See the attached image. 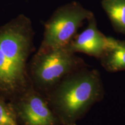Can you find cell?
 I'll use <instances>...</instances> for the list:
<instances>
[{
	"instance_id": "cell-1",
	"label": "cell",
	"mask_w": 125,
	"mask_h": 125,
	"mask_svg": "<svg viewBox=\"0 0 125 125\" xmlns=\"http://www.w3.org/2000/svg\"><path fill=\"white\" fill-rule=\"evenodd\" d=\"M29 19L20 15L0 27V96L11 101L32 86L28 60L34 49Z\"/></svg>"
},
{
	"instance_id": "cell-2",
	"label": "cell",
	"mask_w": 125,
	"mask_h": 125,
	"mask_svg": "<svg viewBox=\"0 0 125 125\" xmlns=\"http://www.w3.org/2000/svg\"><path fill=\"white\" fill-rule=\"evenodd\" d=\"M104 88L100 74L89 66L76 70L62 79L46 97L62 125H72L93 105L103 100Z\"/></svg>"
},
{
	"instance_id": "cell-3",
	"label": "cell",
	"mask_w": 125,
	"mask_h": 125,
	"mask_svg": "<svg viewBox=\"0 0 125 125\" xmlns=\"http://www.w3.org/2000/svg\"><path fill=\"white\" fill-rule=\"evenodd\" d=\"M87 66L68 47H40L29 63V73L32 86L45 95L65 76Z\"/></svg>"
},
{
	"instance_id": "cell-4",
	"label": "cell",
	"mask_w": 125,
	"mask_h": 125,
	"mask_svg": "<svg viewBox=\"0 0 125 125\" xmlns=\"http://www.w3.org/2000/svg\"><path fill=\"white\" fill-rule=\"evenodd\" d=\"M94 14L77 2H72L57 9L45 24L42 48H67L76 35L85 20Z\"/></svg>"
},
{
	"instance_id": "cell-5",
	"label": "cell",
	"mask_w": 125,
	"mask_h": 125,
	"mask_svg": "<svg viewBox=\"0 0 125 125\" xmlns=\"http://www.w3.org/2000/svg\"><path fill=\"white\" fill-rule=\"evenodd\" d=\"M23 125H61L46 97L31 86L10 101Z\"/></svg>"
},
{
	"instance_id": "cell-6",
	"label": "cell",
	"mask_w": 125,
	"mask_h": 125,
	"mask_svg": "<svg viewBox=\"0 0 125 125\" xmlns=\"http://www.w3.org/2000/svg\"><path fill=\"white\" fill-rule=\"evenodd\" d=\"M87 21V27L74 37L68 48L74 53H82L100 59L108 46L109 37L98 29L94 16Z\"/></svg>"
},
{
	"instance_id": "cell-7",
	"label": "cell",
	"mask_w": 125,
	"mask_h": 125,
	"mask_svg": "<svg viewBox=\"0 0 125 125\" xmlns=\"http://www.w3.org/2000/svg\"><path fill=\"white\" fill-rule=\"evenodd\" d=\"M100 60L107 71H125V40L109 37L108 46Z\"/></svg>"
},
{
	"instance_id": "cell-8",
	"label": "cell",
	"mask_w": 125,
	"mask_h": 125,
	"mask_svg": "<svg viewBox=\"0 0 125 125\" xmlns=\"http://www.w3.org/2000/svg\"><path fill=\"white\" fill-rule=\"evenodd\" d=\"M101 7L115 31L125 35V0H102Z\"/></svg>"
},
{
	"instance_id": "cell-9",
	"label": "cell",
	"mask_w": 125,
	"mask_h": 125,
	"mask_svg": "<svg viewBox=\"0 0 125 125\" xmlns=\"http://www.w3.org/2000/svg\"><path fill=\"white\" fill-rule=\"evenodd\" d=\"M0 125H18V121L11 103L0 96Z\"/></svg>"
},
{
	"instance_id": "cell-10",
	"label": "cell",
	"mask_w": 125,
	"mask_h": 125,
	"mask_svg": "<svg viewBox=\"0 0 125 125\" xmlns=\"http://www.w3.org/2000/svg\"><path fill=\"white\" fill-rule=\"evenodd\" d=\"M76 125V123H74V124H73V125Z\"/></svg>"
}]
</instances>
